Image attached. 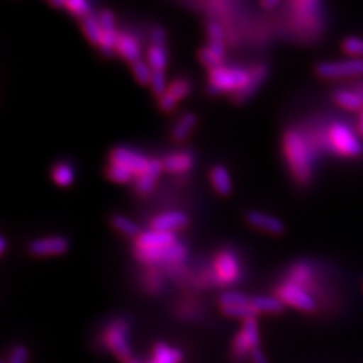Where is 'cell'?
Here are the masks:
<instances>
[{"label":"cell","mask_w":363,"mask_h":363,"mask_svg":"<svg viewBox=\"0 0 363 363\" xmlns=\"http://www.w3.org/2000/svg\"><path fill=\"white\" fill-rule=\"evenodd\" d=\"M69 249V241L65 237L54 235V237H45L33 241L28 247L31 255L43 257V256H60L66 253Z\"/></svg>","instance_id":"cell-11"},{"label":"cell","mask_w":363,"mask_h":363,"mask_svg":"<svg viewBox=\"0 0 363 363\" xmlns=\"http://www.w3.org/2000/svg\"><path fill=\"white\" fill-rule=\"evenodd\" d=\"M147 60L148 65L151 66L152 70H164L167 62H169V54L166 46H151L147 52Z\"/></svg>","instance_id":"cell-24"},{"label":"cell","mask_w":363,"mask_h":363,"mask_svg":"<svg viewBox=\"0 0 363 363\" xmlns=\"http://www.w3.org/2000/svg\"><path fill=\"white\" fill-rule=\"evenodd\" d=\"M116 52L124 61H127L130 65L142 61L140 60V57H142L140 46H139L138 40L130 34L118 33Z\"/></svg>","instance_id":"cell-16"},{"label":"cell","mask_w":363,"mask_h":363,"mask_svg":"<svg viewBox=\"0 0 363 363\" xmlns=\"http://www.w3.org/2000/svg\"><path fill=\"white\" fill-rule=\"evenodd\" d=\"M169 93H171L178 101L183 100L189 96V93L191 91V82L189 79L184 78H178L174 79L169 85Z\"/></svg>","instance_id":"cell-35"},{"label":"cell","mask_w":363,"mask_h":363,"mask_svg":"<svg viewBox=\"0 0 363 363\" xmlns=\"http://www.w3.org/2000/svg\"><path fill=\"white\" fill-rule=\"evenodd\" d=\"M189 216L183 211H167L159 214L151 220V228L159 232H169L174 233L178 229H183L189 225Z\"/></svg>","instance_id":"cell-12"},{"label":"cell","mask_w":363,"mask_h":363,"mask_svg":"<svg viewBox=\"0 0 363 363\" xmlns=\"http://www.w3.org/2000/svg\"><path fill=\"white\" fill-rule=\"evenodd\" d=\"M50 4H52L54 9H61V7H65L66 0H49Z\"/></svg>","instance_id":"cell-49"},{"label":"cell","mask_w":363,"mask_h":363,"mask_svg":"<svg viewBox=\"0 0 363 363\" xmlns=\"http://www.w3.org/2000/svg\"><path fill=\"white\" fill-rule=\"evenodd\" d=\"M151 89L154 91L156 97H159V99L167 93L169 86H167V79H166L164 72H162V70H152Z\"/></svg>","instance_id":"cell-38"},{"label":"cell","mask_w":363,"mask_h":363,"mask_svg":"<svg viewBox=\"0 0 363 363\" xmlns=\"http://www.w3.org/2000/svg\"><path fill=\"white\" fill-rule=\"evenodd\" d=\"M177 103H178V100H177L171 93L167 91L164 96H162V97L159 99V108H160L163 112H171V111H174Z\"/></svg>","instance_id":"cell-45"},{"label":"cell","mask_w":363,"mask_h":363,"mask_svg":"<svg viewBox=\"0 0 363 363\" xmlns=\"http://www.w3.org/2000/svg\"><path fill=\"white\" fill-rule=\"evenodd\" d=\"M361 112L362 113H361V118H359V123H358V132H359L361 136H363V109Z\"/></svg>","instance_id":"cell-51"},{"label":"cell","mask_w":363,"mask_h":363,"mask_svg":"<svg viewBox=\"0 0 363 363\" xmlns=\"http://www.w3.org/2000/svg\"><path fill=\"white\" fill-rule=\"evenodd\" d=\"M198 60L201 61L202 65L208 67L210 72L214 70V69H218L223 64V60L217 57L214 52L208 49V46L198 50Z\"/></svg>","instance_id":"cell-36"},{"label":"cell","mask_w":363,"mask_h":363,"mask_svg":"<svg viewBox=\"0 0 363 363\" xmlns=\"http://www.w3.org/2000/svg\"><path fill=\"white\" fill-rule=\"evenodd\" d=\"M52 181L61 187H69L74 182V171L67 163H57L52 169Z\"/></svg>","instance_id":"cell-27"},{"label":"cell","mask_w":363,"mask_h":363,"mask_svg":"<svg viewBox=\"0 0 363 363\" xmlns=\"http://www.w3.org/2000/svg\"><path fill=\"white\" fill-rule=\"evenodd\" d=\"M124 363H140L139 361H136V359H133V358H130L128 361H125Z\"/></svg>","instance_id":"cell-52"},{"label":"cell","mask_w":363,"mask_h":363,"mask_svg":"<svg viewBox=\"0 0 363 363\" xmlns=\"http://www.w3.org/2000/svg\"><path fill=\"white\" fill-rule=\"evenodd\" d=\"M6 249H7V240H6L4 237H1V238H0V252L4 253Z\"/></svg>","instance_id":"cell-50"},{"label":"cell","mask_w":363,"mask_h":363,"mask_svg":"<svg viewBox=\"0 0 363 363\" xmlns=\"http://www.w3.org/2000/svg\"><path fill=\"white\" fill-rule=\"evenodd\" d=\"M257 313H280L284 310V301L274 296H256L250 301Z\"/></svg>","instance_id":"cell-20"},{"label":"cell","mask_w":363,"mask_h":363,"mask_svg":"<svg viewBox=\"0 0 363 363\" xmlns=\"http://www.w3.org/2000/svg\"><path fill=\"white\" fill-rule=\"evenodd\" d=\"M111 223L117 232H120V233L124 234L127 237H136L138 238L142 234L138 223H135L133 220L124 217V216H118V214L113 216L111 218Z\"/></svg>","instance_id":"cell-25"},{"label":"cell","mask_w":363,"mask_h":363,"mask_svg":"<svg viewBox=\"0 0 363 363\" xmlns=\"http://www.w3.org/2000/svg\"><path fill=\"white\" fill-rule=\"evenodd\" d=\"M178 242L175 234L159 230H147L136 238V247H169Z\"/></svg>","instance_id":"cell-17"},{"label":"cell","mask_w":363,"mask_h":363,"mask_svg":"<svg viewBox=\"0 0 363 363\" xmlns=\"http://www.w3.org/2000/svg\"><path fill=\"white\" fill-rule=\"evenodd\" d=\"M151 363H156L155 361H154V362H151Z\"/></svg>","instance_id":"cell-53"},{"label":"cell","mask_w":363,"mask_h":363,"mask_svg":"<svg viewBox=\"0 0 363 363\" xmlns=\"http://www.w3.org/2000/svg\"><path fill=\"white\" fill-rule=\"evenodd\" d=\"M249 355H250V361H252V363H268L265 354L262 352V350H261L259 347L252 349Z\"/></svg>","instance_id":"cell-47"},{"label":"cell","mask_w":363,"mask_h":363,"mask_svg":"<svg viewBox=\"0 0 363 363\" xmlns=\"http://www.w3.org/2000/svg\"><path fill=\"white\" fill-rule=\"evenodd\" d=\"M135 256L145 264H157V262H179L186 259L187 249L181 244L175 242L169 247H139L135 249Z\"/></svg>","instance_id":"cell-6"},{"label":"cell","mask_w":363,"mask_h":363,"mask_svg":"<svg viewBox=\"0 0 363 363\" xmlns=\"http://www.w3.org/2000/svg\"><path fill=\"white\" fill-rule=\"evenodd\" d=\"M250 351H252L250 345L247 343V340L245 339V337L240 333V334L235 337V339H234V358H237L238 361H242V359H245V358H247V354H250Z\"/></svg>","instance_id":"cell-39"},{"label":"cell","mask_w":363,"mask_h":363,"mask_svg":"<svg viewBox=\"0 0 363 363\" xmlns=\"http://www.w3.org/2000/svg\"><path fill=\"white\" fill-rule=\"evenodd\" d=\"M81 28L91 45L94 46L100 45V40L103 37V28L100 26L99 18L96 15L91 13L89 16L81 19Z\"/></svg>","instance_id":"cell-22"},{"label":"cell","mask_w":363,"mask_h":363,"mask_svg":"<svg viewBox=\"0 0 363 363\" xmlns=\"http://www.w3.org/2000/svg\"><path fill=\"white\" fill-rule=\"evenodd\" d=\"M208 48L211 52H214L217 57H220L222 60L225 58L226 49H225L223 42H211V40H208Z\"/></svg>","instance_id":"cell-46"},{"label":"cell","mask_w":363,"mask_h":363,"mask_svg":"<svg viewBox=\"0 0 363 363\" xmlns=\"http://www.w3.org/2000/svg\"><path fill=\"white\" fill-rule=\"evenodd\" d=\"M250 301H252V298H249L247 295L242 294V292H235V291L225 292V294H222L220 296V303L222 308L250 304Z\"/></svg>","instance_id":"cell-29"},{"label":"cell","mask_w":363,"mask_h":363,"mask_svg":"<svg viewBox=\"0 0 363 363\" xmlns=\"http://www.w3.org/2000/svg\"><path fill=\"white\" fill-rule=\"evenodd\" d=\"M195 125H196V116L194 113L183 115L179 123L172 130V135H171L172 139L175 142H184L190 136L191 130H194Z\"/></svg>","instance_id":"cell-23"},{"label":"cell","mask_w":363,"mask_h":363,"mask_svg":"<svg viewBox=\"0 0 363 363\" xmlns=\"http://www.w3.org/2000/svg\"><path fill=\"white\" fill-rule=\"evenodd\" d=\"M210 179L213 187L220 195H229L232 193V179L230 174L223 166H214L210 171Z\"/></svg>","instance_id":"cell-19"},{"label":"cell","mask_w":363,"mask_h":363,"mask_svg":"<svg viewBox=\"0 0 363 363\" xmlns=\"http://www.w3.org/2000/svg\"><path fill=\"white\" fill-rule=\"evenodd\" d=\"M99 22L103 31H116V19L115 15L109 10H103L99 13Z\"/></svg>","instance_id":"cell-41"},{"label":"cell","mask_w":363,"mask_h":363,"mask_svg":"<svg viewBox=\"0 0 363 363\" xmlns=\"http://www.w3.org/2000/svg\"><path fill=\"white\" fill-rule=\"evenodd\" d=\"M259 1H261V6L264 9H267V10L274 9L280 3V0H259Z\"/></svg>","instance_id":"cell-48"},{"label":"cell","mask_w":363,"mask_h":363,"mask_svg":"<svg viewBox=\"0 0 363 363\" xmlns=\"http://www.w3.org/2000/svg\"><path fill=\"white\" fill-rule=\"evenodd\" d=\"M291 23L300 37L308 40L320 38L325 19L320 0H291Z\"/></svg>","instance_id":"cell-2"},{"label":"cell","mask_w":363,"mask_h":363,"mask_svg":"<svg viewBox=\"0 0 363 363\" xmlns=\"http://www.w3.org/2000/svg\"><path fill=\"white\" fill-rule=\"evenodd\" d=\"M283 151L294 179L298 184H308L313 174V154L301 132L295 128L286 130L283 136Z\"/></svg>","instance_id":"cell-1"},{"label":"cell","mask_w":363,"mask_h":363,"mask_svg":"<svg viewBox=\"0 0 363 363\" xmlns=\"http://www.w3.org/2000/svg\"><path fill=\"white\" fill-rule=\"evenodd\" d=\"M117 38H118L117 31H103V37H101L99 48L104 57L111 58L116 54Z\"/></svg>","instance_id":"cell-28"},{"label":"cell","mask_w":363,"mask_h":363,"mask_svg":"<svg viewBox=\"0 0 363 363\" xmlns=\"http://www.w3.org/2000/svg\"><path fill=\"white\" fill-rule=\"evenodd\" d=\"M163 169H164L163 162L160 159H151L148 169H145L140 177H136V182H135L136 193L140 195L150 194L154 190L156 181L159 179Z\"/></svg>","instance_id":"cell-14"},{"label":"cell","mask_w":363,"mask_h":363,"mask_svg":"<svg viewBox=\"0 0 363 363\" xmlns=\"http://www.w3.org/2000/svg\"><path fill=\"white\" fill-rule=\"evenodd\" d=\"M111 163H116L130 169L135 177H140L150 166V159L147 156L128 148V147H115L109 152Z\"/></svg>","instance_id":"cell-7"},{"label":"cell","mask_w":363,"mask_h":363,"mask_svg":"<svg viewBox=\"0 0 363 363\" xmlns=\"http://www.w3.org/2000/svg\"><path fill=\"white\" fill-rule=\"evenodd\" d=\"M247 220L253 228L265 233L280 235L286 232V225L283 223V220L262 211H249Z\"/></svg>","instance_id":"cell-13"},{"label":"cell","mask_w":363,"mask_h":363,"mask_svg":"<svg viewBox=\"0 0 363 363\" xmlns=\"http://www.w3.org/2000/svg\"><path fill=\"white\" fill-rule=\"evenodd\" d=\"M247 72H249V81L247 86L233 94V101L235 104L245 103L249 97H252L256 91H259V86L264 84V81L269 74V66L259 62L252 66Z\"/></svg>","instance_id":"cell-10"},{"label":"cell","mask_w":363,"mask_h":363,"mask_svg":"<svg viewBox=\"0 0 363 363\" xmlns=\"http://www.w3.org/2000/svg\"><path fill=\"white\" fill-rule=\"evenodd\" d=\"M279 298L284 301V304L292 306L300 311L312 312L316 308V301L308 294V291L291 281L280 286Z\"/></svg>","instance_id":"cell-8"},{"label":"cell","mask_w":363,"mask_h":363,"mask_svg":"<svg viewBox=\"0 0 363 363\" xmlns=\"http://www.w3.org/2000/svg\"><path fill=\"white\" fill-rule=\"evenodd\" d=\"M163 169L169 174H184L193 169L194 166V157L189 152L181 154H171L163 160Z\"/></svg>","instance_id":"cell-18"},{"label":"cell","mask_w":363,"mask_h":363,"mask_svg":"<svg viewBox=\"0 0 363 363\" xmlns=\"http://www.w3.org/2000/svg\"><path fill=\"white\" fill-rule=\"evenodd\" d=\"M27 359H28V350L25 346L18 345L10 352L9 363H27Z\"/></svg>","instance_id":"cell-43"},{"label":"cell","mask_w":363,"mask_h":363,"mask_svg":"<svg viewBox=\"0 0 363 363\" xmlns=\"http://www.w3.org/2000/svg\"><path fill=\"white\" fill-rule=\"evenodd\" d=\"M130 67H132L133 76L140 85H150L151 84V78H152V69H150L151 66L145 64L143 61H139V62L130 65Z\"/></svg>","instance_id":"cell-37"},{"label":"cell","mask_w":363,"mask_h":363,"mask_svg":"<svg viewBox=\"0 0 363 363\" xmlns=\"http://www.w3.org/2000/svg\"><path fill=\"white\" fill-rule=\"evenodd\" d=\"M167 34L162 26H155L151 31V42L154 46H166Z\"/></svg>","instance_id":"cell-44"},{"label":"cell","mask_w":363,"mask_h":363,"mask_svg":"<svg viewBox=\"0 0 363 363\" xmlns=\"http://www.w3.org/2000/svg\"><path fill=\"white\" fill-rule=\"evenodd\" d=\"M249 81V72L240 67L220 66L208 73V94L216 96L220 93L237 91L244 89Z\"/></svg>","instance_id":"cell-4"},{"label":"cell","mask_w":363,"mask_h":363,"mask_svg":"<svg viewBox=\"0 0 363 363\" xmlns=\"http://www.w3.org/2000/svg\"><path fill=\"white\" fill-rule=\"evenodd\" d=\"M106 177L111 181L116 182V183H128L133 178V174L130 172V169H125L124 166L111 163L106 167Z\"/></svg>","instance_id":"cell-32"},{"label":"cell","mask_w":363,"mask_h":363,"mask_svg":"<svg viewBox=\"0 0 363 363\" xmlns=\"http://www.w3.org/2000/svg\"><path fill=\"white\" fill-rule=\"evenodd\" d=\"M315 74L323 79L359 77L363 76V60L350 58L343 61H327L315 66Z\"/></svg>","instance_id":"cell-5"},{"label":"cell","mask_w":363,"mask_h":363,"mask_svg":"<svg viewBox=\"0 0 363 363\" xmlns=\"http://www.w3.org/2000/svg\"><path fill=\"white\" fill-rule=\"evenodd\" d=\"M128 327L117 322L115 325H109L105 334V340L108 347L116 355L117 358L123 359L124 362L130 359V347L128 342Z\"/></svg>","instance_id":"cell-9"},{"label":"cell","mask_w":363,"mask_h":363,"mask_svg":"<svg viewBox=\"0 0 363 363\" xmlns=\"http://www.w3.org/2000/svg\"><path fill=\"white\" fill-rule=\"evenodd\" d=\"M216 271H217V276L222 283L232 284L238 279L240 267L232 253L223 252V253H220L216 259Z\"/></svg>","instance_id":"cell-15"},{"label":"cell","mask_w":363,"mask_h":363,"mask_svg":"<svg viewBox=\"0 0 363 363\" xmlns=\"http://www.w3.org/2000/svg\"><path fill=\"white\" fill-rule=\"evenodd\" d=\"M206 33H208V40H211V42H223L225 33H223V28H222L218 22L208 21V25H206Z\"/></svg>","instance_id":"cell-42"},{"label":"cell","mask_w":363,"mask_h":363,"mask_svg":"<svg viewBox=\"0 0 363 363\" xmlns=\"http://www.w3.org/2000/svg\"><path fill=\"white\" fill-rule=\"evenodd\" d=\"M66 10L78 19H84L91 15V4L88 0H66Z\"/></svg>","instance_id":"cell-33"},{"label":"cell","mask_w":363,"mask_h":363,"mask_svg":"<svg viewBox=\"0 0 363 363\" xmlns=\"http://www.w3.org/2000/svg\"><path fill=\"white\" fill-rule=\"evenodd\" d=\"M154 355H155L156 363H181L183 358L181 350L169 347L164 343L156 345Z\"/></svg>","instance_id":"cell-26"},{"label":"cell","mask_w":363,"mask_h":363,"mask_svg":"<svg viewBox=\"0 0 363 363\" xmlns=\"http://www.w3.org/2000/svg\"><path fill=\"white\" fill-rule=\"evenodd\" d=\"M241 334L245 337V339L247 340V343L250 345V347H252V349L259 347V325H257L256 319H247V320H244V327H242Z\"/></svg>","instance_id":"cell-34"},{"label":"cell","mask_w":363,"mask_h":363,"mask_svg":"<svg viewBox=\"0 0 363 363\" xmlns=\"http://www.w3.org/2000/svg\"><path fill=\"white\" fill-rule=\"evenodd\" d=\"M334 101L347 111H362L363 97L355 91H337L333 94Z\"/></svg>","instance_id":"cell-21"},{"label":"cell","mask_w":363,"mask_h":363,"mask_svg":"<svg viewBox=\"0 0 363 363\" xmlns=\"http://www.w3.org/2000/svg\"><path fill=\"white\" fill-rule=\"evenodd\" d=\"M223 313L230 318H238V319H256L259 315L256 310L252 307V304H244V306H235V307H225L222 308Z\"/></svg>","instance_id":"cell-30"},{"label":"cell","mask_w":363,"mask_h":363,"mask_svg":"<svg viewBox=\"0 0 363 363\" xmlns=\"http://www.w3.org/2000/svg\"><path fill=\"white\" fill-rule=\"evenodd\" d=\"M328 148L333 154L342 157H358L363 154L359 138L343 123H334L327 128Z\"/></svg>","instance_id":"cell-3"},{"label":"cell","mask_w":363,"mask_h":363,"mask_svg":"<svg viewBox=\"0 0 363 363\" xmlns=\"http://www.w3.org/2000/svg\"><path fill=\"white\" fill-rule=\"evenodd\" d=\"M311 280V271L306 265H298L291 274V283L306 288V284Z\"/></svg>","instance_id":"cell-40"},{"label":"cell","mask_w":363,"mask_h":363,"mask_svg":"<svg viewBox=\"0 0 363 363\" xmlns=\"http://www.w3.org/2000/svg\"><path fill=\"white\" fill-rule=\"evenodd\" d=\"M342 50L354 58L363 60V39L359 37H347L343 39Z\"/></svg>","instance_id":"cell-31"}]
</instances>
